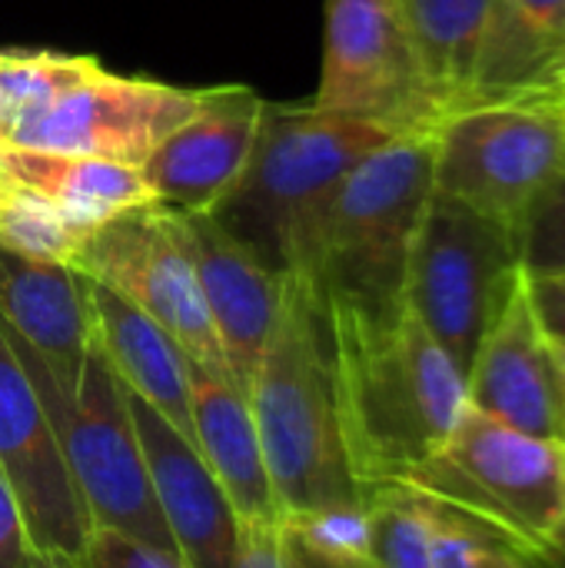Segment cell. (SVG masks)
Listing matches in <instances>:
<instances>
[{"mask_svg":"<svg viewBox=\"0 0 565 568\" xmlns=\"http://www.w3.org/2000/svg\"><path fill=\"white\" fill-rule=\"evenodd\" d=\"M0 323L73 396L97 336L90 280L67 263L0 246Z\"/></svg>","mask_w":565,"mask_h":568,"instance_id":"cell-17","label":"cell"},{"mask_svg":"<svg viewBox=\"0 0 565 568\" xmlns=\"http://www.w3.org/2000/svg\"><path fill=\"white\" fill-rule=\"evenodd\" d=\"M3 190H7V180H3V173H0V196H3Z\"/></svg>","mask_w":565,"mask_h":568,"instance_id":"cell-35","label":"cell"},{"mask_svg":"<svg viewBox=\"0 0 565 568\" xmlns=\"http://www.w3.org/2000/svg\"><path fill=\"white\" fill-rule=\"evenodd\" d=\"M430 566L433 568H539L493 526L430 496Z\"/></svg>","mask_w":565,"mask_h":568,"instance_id":"cell-25","label":"cell"},{"mask_svg":"<svg viewBox=\"0 0 565 568\" xmlns=\"http://www.w3.org/2000/svg\"><path fill=\"white\" fill-rule=\"evenodd\" d=\"M263 110L266 100L250 87L203 90L200 110L140 166L157 203L180 213H213L250 160Z\"/></svg>","mask_w":565,"mask_h":568,"instance_id":"cell-13","label":"cell"},{"mask_svg":"<svg viewBox=\"0 0 565 568\" xmlns=\"http://www.w3.org/2000/svg\"><path fill=\"white\" fill-rule=\"evenodd\" d=\"M90 306L97 339L120 383L160 413L183 439L193 443L190 409V356L147 313L130 306L113 290L90 280ZM196 446V443H193Z\"/></svg>","mask_w":565,"mask_h":568,"instance_id":"cell-19","label":"cell"},{"mask_svg":"<svg viewBox=\"0 0 565 568\" xmlns=\"http://www.w3.org/2000/svg\"><path fill=\"white\" fill-rule=\"evenodd\" d=\"M246 399L280 519L366 499L340 433L326 296L296 270L283 276L280 320L250 376Z\"/></svg>","mask_w":565,"mask_h":568,"instance_id":"cell-2","label":"cell"},{"mask_svg":"<svg viewBox=\"0 0 565 568\" xmlns=\"http://www.w3.org/2000/svg\"><path fill=\"white\" fill-rule=\"evenodd\" d=\"M203 103V90H183L143 77H117L97 67L90 77L20 116L7 146L80 153L143 166L150 153Z\"/></svg>","mask_w":565,"mask_h":568,"instance_id":"cell-11","label":"cell"},{"mask_svg":"<svg viewBox=\"0 0 565 568\" xmlns=\"http://www.w3.org/2000/svg\"><path fill=\"white\" fill-rule=\"evenodd\" d=\"M53 568H186L176 552L157 549L143 539H133L120 529L90 526L80 552L73 559H60Z\"/></svg>","mask_w":565,"mask_h":568,"instance_id":"cell-29","label":"cell"},{"mask_svg":"<svg viewBox=\"0 0 565 568\" xmlns=\"http://www.w3.org/2000/svg\"><path fill=\"white\" fill-rule=\"evenodd\" d=\"M0 173L7 183L23 186L83 226H100L127 210L157 203L137 166H123L113 160L57 153V150H30V146H3Z\"/></svg>","mask_w":565,"mask_h":568,"instance_id":"cell-20","label":"cell"},{"mask_svg":"<svg viewBox=\"0 0 565 568\" xmlns=\"http://www.w3.org/2000/svg\"><path fill=\"white\" fill-rule=\"evenodd\" d=\"M529 100H536V103H543L559 123L565 126V77L563 80H553V83H546L543 90H536V93H526Z\"/></svg>","mask_w":565,"mask_h":568,"instance_id":"cell-33","label":"cell"},{"mask_svg":"<svg viewBox=\"0 0 565 568\" xmlns=\"http://www.w3.org/2000/svg\"><path fill=\"white\" fill-rule=\"evenodd\" d=\"M536 562H539V568H565V509L559 523H556V529H553V536H549V542L539 549Z\"/></svg>","mask_w":565,"mask_h":568,"instance_id":"cell-32","label":"cell"},{"mask_svg":"<svg viewBox=\"0 0 565 568\" xmlns=\"http://www.w3.org/2000/svg\"><path fill=\"white\" fill-rule=\"evenodd\" d=\"M366 516L376 568H433L426 493L410 483L366 486Z\"/></svg>","mask_w":565,"mask_h":568,"instance_id":"cell-23","label":"cell"},{"mask_svg":"<svg viewBox=\"0 0 565 568\" xmlns=\"http://www.w3.org/2000/svg\"><path fill=\"white\" fill-rule=\"evenodd\" d=\"M565 73V53H563V63H559V70H556V77H563ZM556 77H553V80H556ZM553 80H549V83H553Z\"/></svg>","mask_w":565,"mask_h":568,"instance_id":"cell-34","label":"cell"},{"mask_svg":"<svg viewBox=\"0 0 565 568\" xmlns=\"http://www.w3.org/2000/svg\"><path fill=\"white\" fill-rule=\"evenodd\" d=\"M523 276L565 280V170L543 186L516 226Z\"/></svg>","mask_w":565,"mask_h":568,"instance_id":"cell-27","label":"cell"},{"mask_svg":"<svg viewBox=\"0 0 565 568\" xmlns=\"http://www.w3.org/2000/svg\"><path fill=\"white\" fill-rule=\"evenodd\" d=\"M230 568H376V566H340L330 562L306 546H300L290 529L273 523H240L236 532V552Z\"/></svg>","mask_w":565,"mask_h":568,"instance_id":"cell-28","label":"cell"},{"mask_svg":"<svg viewBox=\"0 0 565 568\" xmlns=\"http://www.w3.org/2000/svg\"><path fill=\"white\" fill-rule=\"evenodd\" d=\"M127 406L147 456L153 499L167 523L176 556L186 568H230L236 552L240 519L223 486L216 483L196 446L183 439L160 413H153L130 389Z\"/></svg>","mask_w":565,"mask_h":568,"instance_id":"cell-15","label":"cell"},{"mask_svg":"<svg viewBox=\"0 0 565 568\" xmlns=\"http://www.w3.org/2000/svg\"><path fill=\"white\" fill-rule=\"evenodd\" d=\"M466 403L519 433L565 443V373L523 283L476 349Z\"/></svg>","mask_w":565,"mask_h":568,"instance_id":"cell-14","label":"cell"},{"mask_svg":"<svg viewBox=\"0 0 565 568\" xmlns=\"http://www.w3.org/2000/svg\"><path fill=\"white\" fill-rule=\"evenodd\" d=\"M565 53V0H493L473 103L543 90Z\"/></svg>","mask_w":565,"mask_h":568,"instance_id":"cell-21","label":"cell"},{"mask_svg":"<svg viewBox=\"0 0 565 568\" xmlns=\"http://www.w3.org/2000/svg\"><path fill=\"white\" fill-rule=\"evenodd\" d=\"M326 310L350 473L360 486L403 483L470 406L466 376L410 310L393 320H373L333 300Z\"/></svg>","mask_w":565,"mask_h":568,"instance_id":"cell-1","label":"cell"},{"mask_svg":"<svg viewBox=\"0 0 565 568\" xmlns=\"http://www.w3.org/2000/svg\"><path fill=\"white\" fill-rule=\"evenodd\" d=\"M519 283L516 230L433 190L413 240L403 306L450 353L463 376Z\"/></svg>","mask_w":565,"mask_h":568,"instance_id":"cell-6","label":"cell"},{"mask_svg":"<svg viewBox=\"0 0 565 568\" xmlns=\"http://www.w3.org/2000/svg\"><path fill=\"white\" fill-rule=\"evenodd\" d=\"M190 409L196 453L223 486L236 519H280L246 393L230 376H216L190 359Z\"/></svg>","mask_w":565,"mask_h":568,"instance_id":"cell-18","label":"cell"},{"mask_svg":"<svg viewBox=\"0 0 565 568\" xmlns=\"http://www.w3.org/2000/svg\"><path fill=\"white\" fill-rule=\"evenodd\" d=\"M10 339L53 423L57 443L63 449L67 469L77 483L90 523L120 529L157 549L176 552L153 499L147 456L127 406V389L113 373L100 339L93 336L87 349L83 373L73 396H67L57 386L50 369L13 333Z\"/></svg>","mask_w":565,"mask_h":568,"instance_id":"cell-5","label":"cell"},{"mask_svg":"<svg viewBox=\"0 0 565 568\" xmlns=\"http://www.w3.org/2000/svg\"><path fill=\"white\" fill-rule=\"evenodd\" d=\"M70 266L160 323L196 366L230 376L176 210L147 203L93 226Z\"/></svg>","mask_w":565,"mask_h":568,"instance_id":"cell-9","label":"cell"},{"mask_svg":"<svg viewBox=\"0 0 565 568\" xmlns=\"http://www.w3.org/2000/svg\"><path fill=\"white\" fill-rule=\"evenodd\" d=\"M493 0H400L423 77L443 116L470 106Z\"/></svg>","mask_w":565,"mask_h":568,"instance_id":"cell-22","label":"cell"},{"mask_svg":"<svg viewBox=\"0 0 565 568\" xmlns=\"http://www.w3.org/2000/svg\"><path fill=\"white\" fill-rule=\"evenodd\" d=\"M87 236L90 226L77 223L50 200L7 183L0 196V246L70 266Z\"/></svg>","mask_w":565,"mask_h":568,"instance_id":"cell-24","label":"cell"},{"mask_svg":"<svg viewBox=\"0 0 565 568\" xmlns=\"http://www.w3.org/2000/svg\"><path fill=\"white\" fill-rule=\"evenodd\" d=\"M316 106L436 133V103L416 60L400 0H326V43Z\"/></svg>","mask_w":565,"mask_h":568,"instance_id":"cell-10","label":"cell"},{"mask_svg":"<svg viewBox=\"0 0 565 568\" xmlns=\"http://www.w3.org/2000/svg\"><path fill=\"white\" fill-rule=\"evenodd\" d=\"M559 63H563V60H559ZM556 70H559V67H556Z\"/></svg>","mask_w":565,"mask_h":568,"instance_id":"cell-37","label":"cell"},{"mask_svg":"<svg viewBox=\"0 0 565 568\" xmlns=\"http://www.w3.org/2000/svg\"><path fill=\"white\" fill-rule=\"evenodd\" d=\"M180 223L226 369L246 393L250 376L256 373V363L276 329L286 273L263 266L210 213H180Z\"/></svg>","mask_w":565,"mask_h":568,"instance_id":"cell-16","label":"cell"},{"mask_svg":"<svg viewBox=\"0 0 565 568\" xmlns=\"http://www.w3.org/2000/svg\"><path fill=\"white\" fill-rule=\"evenodd\" d=\"M563 77H565V73H563ZM563 77H556V80H563Z\"/></svg>","mask_w":565,"mask_h":568,"instance_id":"cell-36","label":"cell"},{"mask_svg":"<svg viewBox=\"0 0 565 568\" xmlns=\"http://www.w3.org/2000/svg\"><path fill=\"white\" fill-rule=\"evenodd\" d=\"M529 310L549 343L565 346V280L563 276H523Z\"/></svg>","mask_w":565,"mask_h":568,"instance_id":"cell-31","label":"cell"},{"mask_svg":"<svg viewBox=\"0 0 565 568\" xmlns=\"http://www.w3.org/2000/svg\"><path fill=\"white\" fill-rule=\"evenodd\" d=\"M416 133L336 110L266 103L250 160L213 220L273 273H290L296 246L340 183L376 150Z\"/></svg>","mask_w":565,"mask_h":568,"instance_id":"cell-4","label":"cell"},{"mask_svg":"<svg viewBox=\"0 0 565 568\" xmlns=\"http://www.w3.org/2000/svg\"><path fill=\"white\" fill-rule=\"evenodd\" d=\"M100 67L97 57L87 53H13L0 50V103L7 123L13 126L20 116L40 110L83 77ZM10 136V133H7Z\"/></svg>","mask_w":565,"mask_h":568,"instance_id":"cell-26","label":"cell"},{"mask_svg":"<svg viewBox=\"0 0 565 568\" xmlns=\"http://www.w3.org/2000/svg\"><path fill=\"white\" fill-rule=\"evenodd\" d=\"M433 140V190L513 230L565 170V126L529 97L453 110Z\"/></svg>","mask_w":565,"mask_h":568,"instance_id":"cell-8","label":"cell"},{"mask_svg":"<svg viewBox=\"0 0 565 568\" xmlns=\"http://www.w3.org/2000/svg\"><path fill=\"white\" fill-rule=\"evenodd\" d=\"M433 133L366 156L303 233L293 270L333 303L373 320L400 316L413 240L433 196Z\"/></svg>","mask_w":565,"mask_h":568,"instance_id":"cell-3","label":"cell"},{"mask_svg":"<svg viewBox=\"0 0 565 568\" xmlns=\"http://www.w3.org/2000/svg\"><path fill=\"white\" fill-rule=\"evenodd\" d=\"M0 479L10 486L33 546L50 559H73L90 532L87 506L67 469L53 423L20 353L0 323Z\"/></svg>","mask_w":565,"mask_h":568,"instance_id":"cell-12","label":"cell"},{"mask_svg":"<svg viewBox=\"0 0 565 568\" xmlns=\"http://www.w3.org/2000/svg\"><path fill=\"white\" fill-rule=\"evenodd\" d=\"M403 483L476 516L536 559L565 509V443L466 406L443 446Z\"/></svg>","mask_w":565,"mask_h":568,"instance_id":"cell-7","label":"cell"},{"mask_svg":"<svg viewBox=\"0 0 565 568\" xmlns=\"http://www.w3.org/2000/svg\"><path fill=\"white\" fill-rule=\"evenodd\" d=\"M0 568H53V562L33 546L23 513L0 479Z\"/></svg>","mask_w":565,"mask_h":568,"instance_id":"cell-30","label":"cell"}]
</instances>
